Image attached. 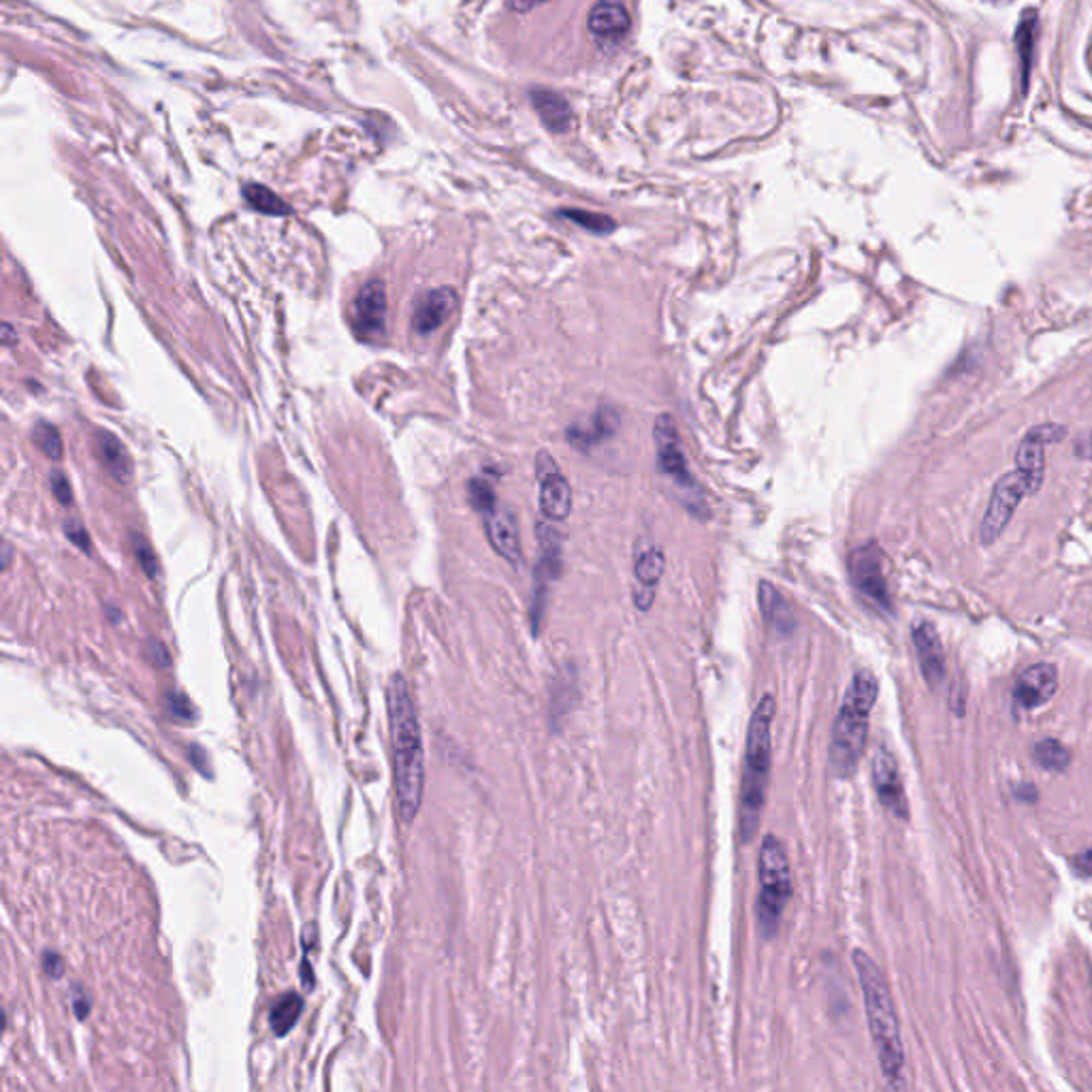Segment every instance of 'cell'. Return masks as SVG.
Returning <instances> with one entry per match:
<instances>
[{"label":"cell","instance_id":"8fae6325","mask_svg":"<svg viewBox=\"0 0 1092 1092\" xmlns=\"http://www.w3.org/2000/svg\"><path fill=\"white\" fill-rule=\"evenodd\" d=\"M1065 436L1067 429L1062 427V425L1046 423L1029 429L1027 436H1024V440L1020 442L1016 452V466L1024 476L1029 478L1032 493H1037L1043 482V450H1046L1048 444L1060 442Z\"/></svg>","mask_w":1092,"mask_h":1092},{"label":"cell","instance_id":"4fadbf2b","mask_svg":"<svg viewBox=\"0 0 1092 1092\" xmlns=\"http://www.w3.org/2000/svg\"><path fill=\"white\" fill-rule=\"evenodd\" d=\"M1058 688V672L1052 664H1032L1022 670L1013 685V702L1020 709H1037L1046 704Z\"/></svg>","mask_w":1092,"mask_h":1092},{"label":"cell","instance_id":"4dcf8cb0","mask_svg":"<svg viewBox=\"0 0 1092 1092\" xmlns=\"http://www.w3.org/2000/svg\"><path fill=\"white\" fill-rule=\"evenodd\" d=\"M133 546H134V557H137V562H139L143 572H146V576L157 578L158 562H157V555H154L152 546L141 536H133Z\"/></svg>","mask_w":1092,"mask_h":1092},{"label":"cell","instance_id":"1f68e13d","mask_svg":"<svg viewBox=\"0 0 1092 1092\" xmlns=\"http://www.w3.org/2000/svg\"><path fill=\"white\" fill-rule=\"evenodd\" d=\"M50 485H52L54 497H56L58 501H61L62 506H71V501H73L71 482H69V478H66L61 470H54V472H52Z\"/></svg>","mask_w":1092,"mask_h":1092},{"label":"cell","instance_id":"4316f807","mask_svg":"<svg viewBox=\"0 0 1092 1092\" xmlns=\"http://www.w3.org/2000/svg\"><path fill=\"white\" fill-rule=\"evenodd\" d=\"M1032 758H1035L1037 764L1046 770H1065L1071 762V756L1065 745L1055 739H1046L1037 742L1035 751H1032Z\"/></svg>","mask_w":1092,"mask_h":1092},{"label":"cell","instance_id":"cb8c5ba5","mask_svg":"<svg viewBox=\"0 0 1092 1092\" xmlns=\"http://www.w3.org/2000/svg\"><path fill=\"white\" fill-rule=\"evenodd\" d=\"M1035 35H1037V13L1027 12L1022 15V22L1016 33V47L1020 58V73H1022V92L1029 88V75L1032 69V50H1035Z\"/></svg>","mask_w":1092,"mask_h":1092},{"label":"cell","instance_id":"f546056e","mask_svg":"<svg viewBox=\"0 0 1092 1092\" xmlns=\"http://www.w3.org/2000/svg\"><path fill=\"white\" fill-rule=\"evenodd\" d=\"M468 499L473 510H478L480 515H487L493 508H496V491L489 485L487 480L482 478H473L470 480L468 485Z\"/></svg>","mask_w":1092,"mask_h":1092},{"label":"cell","instance_id":"f35d334b","mask_svg":"<svg viewBox=\"0 0 1092 1092\" xmlns=\"http://www.w3.org/2000/svg\"><path fill=\"white\" fill-rule=\"evenodd\" d=\"M1076 864L1080 866V871H1084V873H1090V875H1092V849H1088V852L1081 854V856L1078 858Z\"/></svg>","mask_w":1092,"mask_h":1092},{"label":"cell","instance_id":"836d02e7","mask_svg":"<svg viewBox=\"0 0 1092 1092\" xmlns=\"http://www.w3.org/2000/svg\"><path fill=\"white\" fill-rule=\"evenodd\" d=\"M169 711L178 719H190L195 715V709H192L190 700L183 693H169Z\"/></svg>","mask_w":1092,"mask_h":1092},{"label":"cell","instance_id":"7a4b0ae2","mask_svg":"<svg viewBox=\"0 0 1092 1092\" xmlns=\"http://www.w3.org/2000/svg\"><path fill=\"white\" fill-rule=\"evenodd\" d=\"M854 966L860 988H862L868 1031H871L879 1067L887 1086L905 1088V1050L890 985L884 971L866 952H854Z\"/></svg>","mask_w":1092,"mask_h":1092},{"label":"cell","instance_id":"277c9868","mask_svg":"<svg viewBox=\"0 0 1092 1092\" xmlns=\"http://www.w3.org/2000/svg\"><path fill=\"white\" fill-rule=\"evenodd\" d=\"M879 695V683L871 670H858L843 695L830 739V768L837 777H852L864 756L871 711Z\"/></svg>","mask_w":1092,"mask_h":1092},{"label":"cell","instance_id":"5bb4252c","mask_svg":"<svg viewBox=\"0 0 1092 1092\" xmlns=\"http://www.w3.org/2000/svg\"><path fill=\"white\" fill-rule=\"evenodd\" d=\"M911 638L926 683H929L933 690L941 688V683L945 681V653L934 625L929 621H917L913 625Z\"/></svg>","mask_w":1092,"mask_h":1092},{"label":"cell","instance_id":"ffe728a7","mask_svg":"<svg viewBox=\"0 0 1092 1092\" xmlns=\"http://www.w3.org/2000/svg\"><path fill=\"white\" fill-rule=\"evenodd\" d=\"M758 602H760V611L764 615L766 623L775 630L777 634H791L794 632V613H791V606L788 604L786 597L781 595L779 589L770 583H760L758 587Z\"/></svg>","mask_w":1092,"mask_h":1092},{"label":"cell","instance_id":"d4e9b609","mask_svg":"<svg viewBox=\"0 0 1092 1092\" xmlns=\"http://www.w3.org/2000/svg\"><path fill=\"white\" fill-rule=\"evenodd\" d=\"M244 197L250 206H253L256 211H260V214H267V216L291 214V207H288L282 199L274 195V192L269 188L258 186V183H250V186H246Z\"/></svg>","mask_w":1092,"mask_h":1092},{"label":"cell","instance_id":"484cf974","mask_svg":"<svg viewBox=\"0 0 1092 1092\" xmlns=\"http://www.w3.org/2000/svg\"><path fill=\"white\" fill-rule=\"evenodd\" d=\"M664 566H666V559L657 548L644 550L643 555H638L636 566H634V576H636L638 587L655 589V585L660 583V578L664 574Z\"/></svg>","mask_w":1092,"mask_h":1092},{"label":"cell","instance_id":"5b68a950","mask_svg":"<svg viewBox=\"0 0 1092 1092\" xmlns=\"http://www.w3.org/2000/svg\"><path fill=\"white\" fill-rule=\"evenodd\" d=\"M758 882L760 890L756 898L758 931L766 941L779 933L781 917L791 898V871L786 845L775 835H766L762 840L758 856Z\"/></svg>","mask_w":1092,"mask_h":1092},{"label":"cell","instance_id":"9a60e30c","mask_svg":"<svg viewBox=\"0 0 1092 1092\" xmlns=\"http://www.w3.org/2000/svg\"><path fill=\"white\" fill-rule=\"evenodd\" d=\"M457 305V293L449 286L433 288V291L423 293L417 303H414L412 312V328L419 335H429L440 328L447 318L452 314Z\"/></svg>","mask_w":1092,"mask_h":1092},{"label":"cell","instance_id":"7c38bea8","mask_svg":"<svg viewBox=\"0 0 1092 1092\" xmlns=\"http://www.w3.org/2000/svg\"><path fill=\"white\" fill-rule=\"evenodd\" d=\"M871 777L882 805L898 819L910 817V802H907L905 796L901 770H898L896 758L892 756L890 749L882 747L875 753Z\"/></svg>","mask_w":1092,"mask_h":1092},{"label":"cell","instance_id":"9c48e42d","mask_svg":"<svg viewBox=\"0 0 1092 1092\" xmlns=\"http://www.w3.org/2000/svg\"><path fill=\"white\" fill-rule=\"evenodd\" d=\"M540 538V564L536 568V587H534V600H531V627L534 634H540V623L545 617V602H546V589L548 583L553 581L559 572V562H562V536L550 523H538L536 527Z\"/></svg>","mask_w":1092,"mask_h":1092},{"label":"cell","instance_id":"60d3db41","mask_svg":"<svg viewBox=\"0 0 1092 1092\" xmlns=\"http://www.w3.org/2000/svg\"><path fill=\"white\" fill-rule=\"evenodd\" d=\"M1088 457L1092 459V436H1090V442H1088Z\"/></svg>","mask_w":1092,"mask_h":1092},{"label":"cell","instance_id":"e0dca14e","mask_svg":"<svg viewBox=\"0 0 1092 1092\" xmlns=\"http://www.w3.org/2000/svg\"><path fill=\"white\" fill-rule=\"evenodd\" d=\"M621 425V417L619 412L611 405H602L600 410H595V414L587 423L581 425H572V427L568 429V442L576 447L578 450H592L597 444H602L604 440L613 438L617 429H619Z\"/></svg>","mask_w":1092,"mask_h":1092},{"label":"cell","instance_id":"ac0fdd59","mask_svg":"<svg viewBox=\"0 0 1092 1092\" xmlns=\"http://www.w3.org/2000/svg\"><path fill=\"white\" fill-rule=\"evenodd\" d=\"M94 452H96V459H99V463L105 468V472H108L115 482H120V485H127V482H131L133 459L129 455L127 447H124V444L115 438L113 433H109V431L96 433Z\"/></svg>","mask_w":1092,"mask_h":1092},{"label":"cell","instance_id":"2e32d148","mask_svg":"<svg viewBox=\"0 0 1092 1092\" xmlns=\"http://www.w3.org/2000/svg\"><path fill=\"white\" fill-rule=\"evenodd\" d=\"M485 531L491 546L510 562L519 566L523 562V548H521L517 517L508 508H493L485 515Z\"/></svg>","mask_w":1092,"mask_h":1092},{"label":"cell","instance_id":"44dd1931","mask_svg":"<svg viewBox=\"0 0 1092 1092\" xmlns=\"http://www.w3.org/2000/svg\"><path fill=\"white\" fill-rule=\"evenodd\" d=\"M589 31L595 36H621L630 31V15L611 0H600L589 13Z\"/></svg>","mask_w":1092,"mask_h":1092},{"label":"cell","instance_id":"30bf717a","mask_svg":"<svg viewBox=\"0 0 1092 1092\" xmlns=\"http://www.w3.org/2000/svg\"><path fill=\"white\" fill-rule=\"evenodd\" d=\"M351 323L363 342H372L384 331L386 291L380 279H370L359 288L351 307Z\"/></svg>","mask_w":1092,"mask_h":1092},{"label":"cell","instance_id":"ab89813d","mask_svg":"<svg viewBox=\"0 0 1092 1092\" xmlns=\"http://www.w3.org/2000/svg\"><path fill=\"white\" fill-rule=\"evenodd\" d=\"M12 333H13L12 327L5 325V344H9V340H12Z\"/></svg>","mask_w":1092,"mask_h":1092},{"label":"cell","instance_id":"83f0119b","mask_svg":"<svg viewBox=\"0 0 1092 1092\" xmlns=\"http://www.w3.org/2000/svg\"><path fill=\"white\" fill-rule=\"evenodd\" d=\"M562 216L568 220H572L574 225L583 227L589 231V233H595V235H606V233H613L615 231V220L604 216V214H595V211L564 209Z\"/></svg>","mask_w":1092,"mask_h":1092},{"label":"cell","instance_id":"d6a6232c","mask_svg":"<svg viewBox=\"0 0 1092 1092\" xmlns=\"http://www.w3.org/2000/svg\"><path fill=\"white\" fill-rule=\"evenodd\" d=\"M64 534L77 548H82V550H85V553H90V536L82 523H77V521H69V523H64Z\"/></svg>","mask_w":1092,"mask_h":1092},{"label":"cell","instance_id":"603a6c76","mask_svg":"<svg viewBox=\"0 0 1092 1092\" xmlns=\"http://www.w3.org/2000/svg\"><path fill=\"white\" fill-rule=\"evenodd\" d=\"M302 1011H303V999L299 997V994L295 992L279 994L272 1005V1011H269V1024H272L276 1035L284 1037L286 1032H291L299 1016H302Z\"/></svg>","mask_w":1092,"mask_h":1092},{"label":"cell","instance_id":"6da1fadb","mask_svg":"<svg viewBox=\"0 0 1092 1092\" xmlns=\"http://www.w3.org/2000/svg\"><path fill=\"white\" fill-rule=\"evenodd\" d=\"M386 704H389V723L393 740V777H395V796L403 821L417 817L423 789H425V760H423V740L417 709H414L408 683L403 676H393L389 692H386Z\"/></svg>","mask_w":1092,"mask_h":1092},{"label":"cell","instance_id":"8d00e7d4","mask_svg":"<svg viewBox=\"0 0 1092 1092\" xmlns=\"http://www.w3.org/2000/svg\"><path fill=\"white\" fill-rule=\"evenodd\" d=\"M540 3H545V0H510V7L517 9V12H529V9H534Z\"/></svg>","mask_w":1092,"mask_h":1092},{"label":"cell","instance_id":"52a82bcc","mask_svg":"<svg viewBox=\"0 0 1092 1092\" xmlns=\"http://www.w3.org/2000/svg\"><path fill=\"white\" fill-rule=\"evenodd\" d=\"M1031 482L1020 470L1005 473L999 478L997 485L992 489V496L988 501V508L983 512L980 536L982 545L997 543V538L1003 534V529L1009 525V521L1016 512L1022 497L1031 496Z\"/></svg>","mask_w":1092,"mask_h":1092},{"label":"cell","instance_id":"ba28073f","mask_svg":"<svg viewBox=\"0 0 1092 1092\" xmlns=\"http://www.w3.org/2000/svg\"><path fill=\"white\" fill-rule=\"evenodd\" d=\"M849 578L856 592L882 613H892V597L884 574V553L875 543L858 546L849 555Z\"/></svg>","mask_w":1092,"mask_h":1092},{"label":"cell","instance_id":"d6986e66","mask_svg":"<svg viewBox=\"0 0 1092 1092\" xmlns=\"http://www.w3.org/2000/svg\"><path fill=\"white\" fill-rule=\"evenodd\" d=\"M540 480V508L548 521H566L572 512V489L562 473L553 472Z\"/></svg>","mask_w":1092,"mask_h":1092},{"label":"cell","instance_id":"3957f363","mask_svg":"<svg viewBox=\"0 0 1092 1092\" xmlns=\"http://www.w3.org/2000/svg\"><path fill=\"white\" fill-rule=\"evenodd\" d=\"M775 698L764 695L751 713L739 800V830L742 843H751L756 838L762 815H764L772 764V719H775Z\"/></svg>","mask_w":1092,"mask_h":1092},{"label":"cell","instance_id":"f1b7e54d","mask_svg":"<svg viewBox=\"0 0 1092 1092\" xmlns=\"http://www.w3.org/2000/svg\"><path fill=\"white\" fill-rule=\"evenodd\" d=\"M33 442L36 449L50 459H61L62 455V438L54 425L50 423H36L33 429Z\"/></svg>","mask_w":1092,"mask_h":1092},{"label":"cell","instance_id":"7402d4cb","mask_svg":"<svg viewBox=\"0 0 1092 1092\" xmlns=\"http://www.w3.org/2000/svg\"><path fill=\"white\" fill-rule=\"evenodd\" d=\"M531 101H534V108L538 109L540 118H543V122L550 131L559 133L570 127L572 111H570V105L564 96H559L550 90H534L531 92Z\"/></svg>","mask_w":1092,"mask_h":1092},{"label":"cell","instance_id":"8992f818","mask_svg":"<svg viewBox=\"0 0 1092 1092\" xmlns=\"http://www.w3.org/2000/svg\"><path fill=\"white\" fill-rule=\"evenodd\" d=\"M653 440L657 449V470H660L666 478H670L676 489L685 493V501H688V508L692 512H698V508H704L702 491L688 468V459L683 455L679 429H676V423L670 414H662V417L655 421Z\"/></svg>","mask_w":1092,"mask_h":1092},{"label":"cell","instance_id":"d590c367","mask_svg":"<svg viewBox=\"0 0 1092 1092\" xmlns=\"http://www.w3.org/2000/svg\"><path fill=\"white\" fill-rule=\"evenodd\" d=\"M43 969H45L47 975H50V978L61 980L62 973H64V962H62V959H61V956H58V954L47 952V954L43 956Z\"/></svg>","mask_w":1092,"mask_h":1092},{"label":"cell","instance_id":"e575fe53","mask_svg":"<svg viewBox=\"0 0 1092 1092\" xmlns=\"http://www.w3.org/2000/svg\"><path fill=\"white\" fill-rule=\"evenodd\" d=\"M148 653H150V660L154 662V666H158V668H167V666L171 664L169 651L164 649V644L158 641L148 643Z\"/></svg>","mask_w":1092,"mask_h":1092},{"label":"cell","instance_id":"74e56055","mask_svg":"<svg viewBox=\"0 0 1092 1092\" xmlns=\"http://www.w3.org/2000/svg\"><path fill=\"white\" fill-rule=\"evenodd\" d=\"M73 1007H75V1013H77V1018H80V1020H84V1018L90 1013V1003H88V999H75V1001H73Z\"/></svg>","mask_w":1092,"mask_h":1092}]
</instances>
